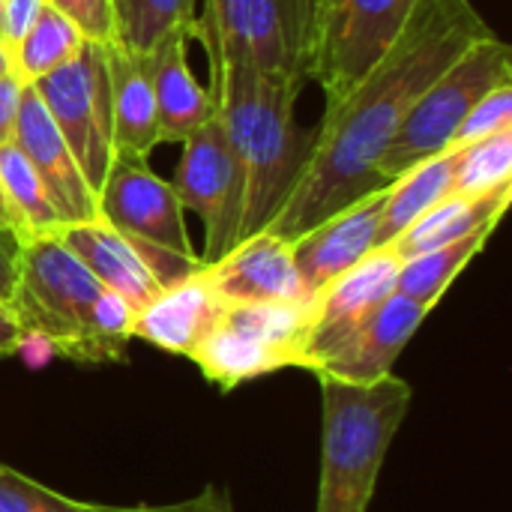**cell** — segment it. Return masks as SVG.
<instances>
[{"mask_svg": "<svg viewBox=\"0 0 512 512\" xmlns=\"http://www.w3.org/2000/svg\"><path fill=\"white\" fill-rule=\"evenodd\" d=\"M12 141L42 180L63 225L96 222V195L30 84H24L21 93Z\"/></svg>", "mask_w": 512, "mask_h": 512, "instance_id": "obj_13", "label": "cell"}, {"mask_svg": "<svg viewBox=\"0 0 512 512\" xmlns=\"http://www.w3.org/2000/svg\"><path fill=\"white\" fill-rule=\"evenodd\" d=\"M30 87L36 90L51 123L72 150L87 186L96 195L111 171V162L117 159L105 45L84 42L72 60L36 78Z\"/></svg>", "mask_w": 512, "mask_h": 512, "instance_id": "obj_9", "label": "cell"}, {"mask_svg": "<svg viewBox=\"0 0 512 512\" xmlns=\"http://www.w3.org/2000/svg\"><path fill=\"white\" fill-rule=\"evenodd\" d=\"M21 93H24V81L15 72L0 78V144H9L12 135H15Z\"/></svg>", "mask_w": 512, "mask_h": 512, "instance_id": "obj_33", "label": "cell"}, {"mask_svg": "<svg viewBox=\"0 0 512 512\" xmlns=\"http://www.w3.org/2000/svg\"><path fill=\"white\" fill-rule=\"evenodd\" d=\"M512 129V81L510 84H498L495 90H489L486 96H480L471 111L465 114V120L459 123L453 144L465 147L474 144L480 138H489L495 132Z\"/></svg>", "mask_w": 512, "mask_h": 512, "instance_id": "obj_29", "label": "cell"}, {"mask_svg": "<svg viewBox=\"0 0 512 512\" xmlns=\"http://www.w3.org/2000/svg\"><path fill=\"white\" fill-rule=\"evenodd\" d=\"M512 183V129L456 147L453 192L483 195Z\"/></svg>", "mask_w": 512, "mask_h": 512, "instance_id": "obj_28", "label": "cell"}, {"mask_svg": "<svg viewBox=\"0 0 512 512\" xmlns=\"http://www.w3.org/2000/svg\"><path fill=\"white\" fill-rule=\"evenodd\" d=\"M315 300L225 303L216 327L192 351L207 381L234 390L279 369H303Z\"/></svg>", "mask_w": 512, "mask_h": 512, "instance_id": "obj_7", "label": "cell"}, {"mask_svg": "<svg viewBox=\"0 0 512 512\" xmlns=\"http://www.w3.org/2000/svg\"><path fill=\"white\" fill-rule=\"evenodd\" d=\"M105 66L111 84L114 153L147 162L150 150L159 144V126H156V102L147 81L144 57L126 51L120 42H108Z\"/></svg>", "mask_w": 512, "mask_h": 512, "instance_id": "obj_20", "label": "cell"}, {"mask_svg": "<svg viewBox=\"0 0 512 512\" xmlns=\"http://www.w3.org/2000/svg\"><path fill=\"white\" fill-rule=\"evenodd\" d=\"M195 33L210 66L240 60L264 75L312 81L321 0H198Z\"/></svg>", "mask_w": 512, "mask_h": 512, "instance_id": "obj_5", "label": "cell"}, {"mask_svg": "<svg viewBox=\"0 0 512 512\" xmlns=\"http://www.w3.org/2000/svg\"><path fill=\"white\" fill-rule=\"evenodd\" d=\"M495 36L471 0H420L381 60L315 126L309 168L270 234L294 243L333 213L387 189L378 159L423 90L468 48Z\"/></svg>", "mask_w": 512, "mask_h": 512, "instance_id": "obj_1", "label": "cell"}, {"mask_svg": "<svg viewBox=\"0 0 512 512\" xmlns=\"http://www.w3.org/2000/svg\"><path fill=\"white\" fill-rule=\"evenodd\" d=\"M303 84L264 75L240 60L210 66L207 90L243 174L240 243L270 228L309 168L315 129H303L294 117Z\"/></svg>", "mask_w": 512, "mask_h": 512, "instance_id": "obj_2", "label": "cell"}, {"mask_svg": "<svg viewBox=\"0 0 512 512\" xmlns=\"http://www.w3.org/2000/svg\"><path fill=\"white\" fill-rule=\"evenodd\" d=\"M114 36L132 54H147L174 30L195 33L198 0H111Z\"/></svg>", "mask_w": 512, "mask_h": 512, "instance_id": "obj_24", "label": "cell"}, {"mask_svg": "<svg viewBox=\"0 0 512 512\" xmlns=\"http://www.w3.org/2000/svg\"><path fill=\"white\" fill-rule=\"evenodd\" d=\"M171 189L183 210H195L204 219L207 243L198 255L201 267L216 264L240 243L243 174L219 111L183 141V159Z\"/></svg>", "mask_w": 512, "mask_h": 512, "instance_id": "obj_10", "label": "cell"}, {"mask_svg": "<svg viewBox=\"0 0 512 512\" xmlns=\"http://www.w3.org/2000/svg\"><path fill=\"white\" fill-rule=\"evenodd\" d=\"M222 309L225 303L198 270L189 279L162 288L147 306L135 312L132 339L150 342L153 348L168 354L192 357V351L216 327Z\"/></svg>", "mask_w": 512, "mask_h": 512, "instance_id": "obj_18", "label": "cell"}, {"mask_svg": "<svg viewBox=\"0 0 512 512\" xmlns=\"http://www.w3.org/2000/svg\"><path fill=\"white\" fill-rule=\"evenodd\" d=\"M453 159H456V144H450L444 153L420 162L417 168L405 171L402 177H396L387 186L381 225H378V249L390 246L423 213H429L435 204H441L447 195H453Z\"/></svg>", "mask_w": 512, "mask_h": 512, "instance_id": "obj_22", "label": "cell"}, {"mask_svg": "<svg viewBox=\"0 0 512 512\" xmlns=\"http://www.w3.org/2000/svg\"><path fill=\"white\" fill-rule=\"evenodd\" d=\"M492 231L495 228H480V231H474V234H468L462 240H453L447 246H438V249H429L423 255H414V258L402 261V270H399V279H396V294L435 309V303L456 282V276L483 252Z\"/></svg>", "mask_w": 512, "mask_h": 512, "instance_id": "obj_23", "label": "cell"}, {"mask_svg": "<svg viewBox=\"0 0 512 512\" xmlns=\"http://www.w3.org/2000/svg\"><path fill=\"white\" fill-rule=\"evenodd\" d=\"M201 512H234V501H231V492L228 489H204V507Z\"/></svg>", "mask_w": 512, "mask_h": 512, "instance_id": "obj_35", "label": "cell"}, {"mask_svg": "<svg viewBox=\"0 0 512 512\" xmlns=\"http://www.w3.org/2000/svg\"><path fill=\"white\" fill-rule=\"evenodd\" d=\"M510 81L512 51L498 33L468 48L441 78L423 90V96L405 114L402 126L378 159L381 180L390 186L405 171L444 153L471 105L498 84Z\"/></svg>", "mask_w": 512, "mask_h": 512, "instance_id": "obj_8", "label": "cell"}, {"mask_svg": "<svg viewBox=\"0 0 512 512\" xmlns=\"http://www.w3.org/2000/svg\"><path fill=\"white\" fill-rule=\"evenodd\" d=\"M57 237L99 279L102 288L120 294L135 312L162 291V285L141 261V255L108 225L102 222L63 225Z\"/></svg>", "mask_w": 512, "mask_h": 512, "instance_id": "obj_19", "label": "cell"}, {"mask_svg": "<svg viewBox=\"0 0 512 512\" xmlns=\"http://www.w3.org/2000/svg\"><path fill=\"white\" fill-rule=\"evenodd\" d=\"M432 309L408 300L402 294H390L372 315H366L339 348L312 372L315 378H333L342 384H375L393 375V363L420 330Z\"/></svg>", "mask_w": 512, "mask_h": 512, "instance_id": "obj_14", "label": "cell"}, {"mask_svg": "<svg viewBox=\"0 0 512 512\" xmlns=\"http://www.w3.org/2000/svg\"><path fill=\"white\" fill-rule=\"evenodd\" d=\"M186 39V30H174L144 54V69L156 102L159 144H183L195 129L216 117V99L195 81L186 63Z\"/></svg>", "mask_w": 512, "mask_h": 512, "instance_id": "obj_17", "label": "cell"}, {"mask_svg": "<svg viewBox=\"0 0 512 512\" xmlns=\"http://www.w3.org/2000/svg\"><path fill=\"white\" fill-rule=\"evenodd\" d=\"M45 9V0H3V12H0V39L15 48L21 42V36L33 27V21L39 18V12Z\"/></svg>", "mask_w": 512, "mask_h": 512, "instance_id": "obj_31", "label": "cell"}, {"mask_svg": "<svg viewBox=\"0 0 512 512\" xmlns=\"http://www.w3.org/2000/svg\"><path fill=\"white\" fill-rule=\"evenodd\" d=\"M420 0H321L312 81L339 102L390 48Z\"/></svg>", "mask_w": 512, "mask_h": 512, "instance_id": "obj_11", "label": "cell"}, {"mask_svg": "<svg viewBox=\"0 0 512 512\" xmlns=\"http://www.w3.org/2000/svg\"><path fill=\"white\" fill-rule=\"evenodd\" d=\"M24 342H27V336H24V330H21L15 312L9 309V303L0 300V357L15 354Z\"/></svg>", "mask_w": 512, "mask_h": 512, "instance_id": "obj_34", "label": "cell"}, {"mask_svg": "<svg viewBox=\"0 0 512 512\" xmlns=\"http://www.w3.org/2000/svg\"><path fill=\"white\" fill-rule=\"evenodd\" d=\"M324 444L315 512H369L387 450L411 408V387L393 375L342 384L318 375Z\"/></svg>", "mask_w": 512, "mask_h": 512, "instance_id": "obj_3", "label": "cell"}, {"mask_svg": "<svg viewBox=\"0 0 512 512\" xmlns=\"http://www.w3.org/2000/svg\"><path fill=\"white\" fill-rule=\"evenodd\" d=\"M84 42H87L84 33L66 15L45 3L39 18L33 21V27L12 48L15 75L24 84H33L36 78H42V75L54 72L57 66H63L66 60H72Z\"/></svg>", "mask_w": 512, "mask_h": 512, "instance_id": "obj_25", "label": "cell"}, {"mask_svg": "<svg viewBox=\"0 0 512 512\" xmlns=\"http://www.w3.org/2000/svg\"><path fill=\"white\" fill-rule=\"evenodd\" d=\"M387 189H378L351 207L333 213L303 237L291 243L294 264L300 270V279L306 291L315 297L327 282L351 270L357 261H363L369 252L378 249V225L384 210Z\"/></svg>", "mask_w": 512, "mask_h": 512, "instance_id": "obj_16", "label": "cell"}, {"mask_svg": "<svg viewBox=\"0 0 512 512\" xmlns=\"http://www.w3.org/2000/svg\"><path fill=\"white\" fill-rule=\"evenodd\" d=\"M99 279L60 243L57 234L24 240L18 285L9 300L24 336L78 363L120 360L96 327Z\"/></svg>", "mask_w": 512, "mask_h": 512, "instance_id": "obj_4", "label": "cell"}, {"mask_svg": "<svg viewBox=\"0 0 512 512\" xmlns=\"http://www.w3.org/2000/svg\"><path fill=\"white\" fill-rule=\"evenodd\" d=\"M45 3L63 12L84 33L87 42H99V45L117 42L111 0H45Z\"/></svg>", "mask_w": 512, "mask_h": 512, "instance_id": "obj_30", "label": "cell"}, {"mask_svg": "<svg viewBox=\"0 0 512 512\" xmlns=\"http://www.w3.org/2000/svg\"><path fill=\"white\" fill-rule=\"evenodd\" d=\"M0 186L24 225L27 240L36 234H57L63 228L42 180L30 168L24 153L15 147V141L0 144Z\"/></svg>", "mask_w": 512, "mask_h": 512, "instance_id": "obj_27", "label": "cell"}, {"mask_svg": "<svg viewBox=\"0 0 512 512\" xmlns=\"http://www.w3.org/2000/svg\"><path fill=\"white\" fill-rule=\"evenodd\" d=\"M15 72V57H12V48L0 39V78Z\"/></svg>", "mask_w": 512, "mask_h": 512, "instance_id": "obj_37", "label": "cell"}, {"mask_svg": "<svg viewBox=\"0 0 512 512\" xmlns=\"http://www.w3.org/2000/svg\"><path fill=\"white\" fill-rule=\"evenodd\" d=\"M21 249L24 240L0 225V300L9 303L18 285V270H21Z\"/></svg>", "mask_w": 512, "mask_h": 512, "instance_id": "obj_32", "label": "cell"}, {"mask_svg": "<svg viewBox=\"0 0 512 512\" xmlns=\"http://www.w3.org/2000/svg\"><path fill=\"white\" fill-rule=\"evenodd\" d=\"M96 222L117 231L150 267L162 288H171L201 270L189 243L183 207L168 180L156 177L147 162L117 156L96 192Z\"/></svg>", "mask_w": 512, "mask_h": 512, "instance_id": "obj_6", "label": "cell"}, {"mask_svg": "<svg viewBox=\"0 0 512 512\" xmlns=\"http://www.w3.org/2000/svg\"><path fill=\"white\" fill-rule=\"evenodd\" d=\"M0 225H3V228H9V231H15L21 240H27L24 225H21V219H18L15 207L9 204V198H6V192H3V186H0Z\"/></svg>", "mask_w": 512, "mask_h": 512, "instance_id": "obj_36", "label": "cell"}, {"mask_svg": "<svg viewBox=\"0 0 512 512\" xmlns=\"http://www.w3.org/2000/svg\"><path fill=\"white\" fill-rule=\"evenodd\" d=\"M0 12H3V0H0Z\"/></svg>", "mask_w": 512, "mask_h": 512, "instance_id": "obj_38", "label": "cell"}, {"mask_svg": "<svg viewBox=\"0 0 512 512\" xmlns=\"http://www.w3.org/2000/svg\"><path fill=\"white\" fill-rule=\"evenodd\" d=\"M512 198V183L483 192V195H447L441 204H435L429 213H423L408 231H402L390 249L408 261L414 255H423L429 249L447 246L453 240H462L480 228H498V222L504 219Z\"/></svg>", "mask_w": 512, "mask_h": 512, "instance_id": "obj_21", "label": "cell"}, {"mask_svg": "<svg viewBox=\"0 0 512 512\" xmlns=\"http://www.w3.org/2000/svg\"><path fill=\"white\" fill-rule=\"evenodd\" d=\"M204 492L165 507H105V504H87L66 498L6 465H0V512H201Z\"/></svg>", "mask_w": 512, "mask_h": 512, "instance_id": "obj_26", "label": "cell"}, {"mask_svg": "<svg viewBox=\"0 0 512 512\" xmlns=\"http://www.w3.org/2000/svg\"><path fill=\"white\" fill-rule=\"evenodd\" d=\"M201 273L222 303L315 300L300 279L291 243L270 231L237 243L216 264L201 267Z\"/></svg>", "mask_w": 512, "mask_h": 512, "instance_id": "obj_15", "label": "cell"}, {"mask_svg": "<svg viewBox=\"0 0 512 512\" xmlns=\"http://www.w3.org/2000/svg\"><path fill=\"white\" fill-rule=\"evenodd\" d=\"M399 270L402 258L384 246L369 252L363 261H357L315 294V318L303 357L306 372H315L366 315H372L390 294H396Z\"/></svg>", "mask_w": 512, "mask_h": 512, "instance_id": "obj_12", "label": "cell"}]
</instances>
